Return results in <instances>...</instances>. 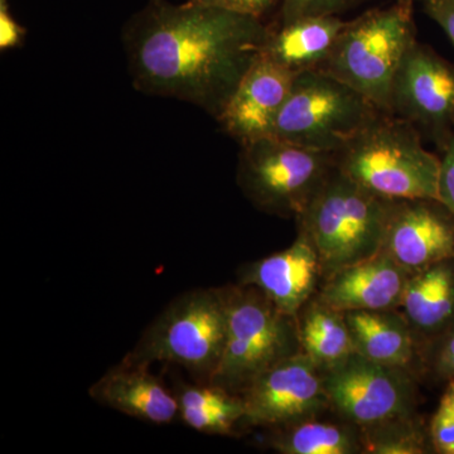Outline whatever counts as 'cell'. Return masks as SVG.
I'll list each match as a JSON object with an SVG mask.
<instances>
[{
    "mask_svg": "<svg viewBox=\"0 0 454 454\" xmlns=\"http://www.w3.org/2000/svg\"><path fill=\"white\" fill-rule=\"evenodd\" d=\"M271 25L210 5L148 0L122 27L134 89L217 119L264 52Z\"/></svg>",
    "mask_w": 454,
    "mask_h": 454,
    "instance_id": "1",
    "label": "cell"
},
{
    "mask_svg": "<svg viewBox=\"0 0 454 454\" xmlns=\"http://www.w3.org/2000/svg\"><path fill=\"white\" fill-rule=\"evenodd\" d=\"M393 205L334 167L295 219L316 247L325 278L381 253Z\"/></svg>",
    "mask_w": 454,
    "mask_h": 454,
    "instance_id": "2",
    "label": "cell"
},
{
    "mask_svg": "<svg viewBox=\"0 0 454 454\" xmlns=\"http://www.w3.org/2000/svg\"><path fill=\"white\" fill-rule=\"evenodd\" d=\"M26 35V29L12 16L8 0H0V50L4 52L22 46Z\"/></svg>",
    "mask_w": 454,
    "mask_h": 454,
    "instance_id": "29",
    "label": "cell"
},
{
    "mask_svg": "<svg viewBox=\"0 0 454 454\" xmlns=\"http://www.w3.org/2000/svg\"><path fill=\"white\" fill-rule=\"evenodd\" d=\"M334 167L333 154L265 137L240 145L236 182L254 207L297 219Z\"/></svg>",
    "mask_w": 454,
    "mask_h": 454,
    "instance_id": "8",
    "label": "cell"
},
{
    "mask_svg": "<svg viewBox=\"0 0 454 454\" xmlns=\"http://www.w3.org/2000/svg\"><path fill=\"white\" fill-rule=\"evenodd\" d=\"M430 442L438 454H454V380L447 382L429 424Z\"/></svg>",
    "mask_w": 454,
    "mask_h": 454,
    "instance_id": "24",
    "label": "cell"
},
{
    "mask_svg": "<svg viewBox=\"0 0 454 454\" xmlns=\"http://www.w3.org/2000/svg\"><path fill=\"white\" fill-rule=\"evenodd\" d=\"M336 167L373 195L393 200H438L441 160L424 148L411 122L380 113L345 149Z\"/></svg>",
    "mask_w": 454,
    "mask_h": 454,
    "instance_id": "3",
    "label": "cell"
},
{
    "mask_svg": "<svg viewBox=\"0 0 454 454\" xmlns=\"http://www.w3.org/2000/svg\"><path fill=\"white\" fill-rule=\"evenodd\" d=\"M295 76L269 57L260 56L216 119L221 129L240 145L273 137Z\"/></svg>",
    "mask_w": 454,
    "mask_h": 454,
    "instance_id": "13",
    "label": "cell"
},
{
    "mask_svg": "<svg viewBox=\"0 0 454 454\" xmlns=\"http://www.w3.org/2000/svg\"><path fill=\"white\" fill-rule=\"evenodd\" d=\"M245 426L274 429L331 409L324 372L303 352L262 372L241 394Z\"/></svg>",
    "mask_w": 454,
    "mask_h": 454,
    "instance_id": "10",
    "label": "cell"
},
{
    "mask_svg": "<svg viewBox=\"0 0 454 454\" xmlns=\"http://www.w3.org/2000/svg\"><path fill=\"white\" fill-rule=\"evenodd\" d=\"M179 419L205 434L230 435L244 424L245 406L240 395L211 382L184 385L177 394Z\"/></svg>",
    "mask_w": 454,
    "mask_h": 454,
    "instance_id": "21",
    "label": "cell"
},
{
    "mask_svg": "<svg viewBox=\"0 0 454 454\" xmlns=\"http://www.w3.org/2000/svg\"><path fill=\"white\" fill-rule=\"evenodd\" d=\"M226 306L225 348L211 384L241 395L262 372L301 352L297 317L286 315L256 286H221Z\"/></svg>",
    "mask_w": 454,
    "mask_h": 454,
    "instance_id": "4",
    "label": "cell"
},
{
    "mask_svg": "<svg viewBox=\"0 0 454 454\" xmlns=\"http://www.w3.org/2000/svg\"><path fill=\"white\" fill-rule=\"evenodd\" d=\"M345 313L355 352L382 365L404 367L422 361L423 351L411 325L397 309Z\"/></svg>",
    "mask_w": 454,
    "mask_h": 454,
    "instance_id": "18",
    "label": "cell"
},
{
    "mask_svg": "<svg viewBox=\"0 0 454 454\" xmlns=\"http://www.w3.org/2000/svg\"><path fill=\"white\" fill-rule=\"evenodd\" d=\"M381 252L411 273L454 256V216L439 200L394 201Z\"/></svg>",
    "mask_w": 454,
    "mask_h": 454,
    "instance_id": "12",
    "label": "cell"
},
{
    "mask_svg": "<svg viewBox=\"0 0 454 454\" xmlns=\"http://www.w3.org/2000/svg\"><path fill=\"white\" fill-rule=\"evenodd\" d=\"M297 327L301 352L322 372L336 366L355 352L345 313L316 298L298 313Z\"/></svg>",
    "mask_w": 454,
    "mask_h": 454,
    "instance_id": "20",
    "label": "cell"
},
{
    "mask_svg": "<svg viewBox=\"0 0 454 454\" xmlns=\"http://www.w3.org/2000/svg\"><path fill=\"white\" fill-rule=\"evenodd\" d=\"M267 443L282 454L364 453L360 429L354 424L317 422L315 418L271 429Z\"/></svg>",
    "mask_w": 454,
    "mask_h": 454,
    "instance_id": "22",
    "label": "cell"
},
{
    "mask_svg": "<svg viewBox=\"0 0 454 454\" xmlns=\"http://www.w3.org/2000/svg\"><path fill=\"white\" fill-rule=\"evenodd\" d=\"M438 200L454 216V134L447 140L443 157L441 158Z\"/></svg>",
    "mask_w": 454,
    "mask_h": 454,
    "instance_id": "28",
    "label": "cell"
},
{
    "mask_svg": "<svg viewBox=\"0 0 454 454\" xmlns=\"http://www.w3.org/2000/svg\"><path fill=\"white\" fill-rule=\"evenodd\" d=\"M417 42L413 4L395 2L346 22L333 50L317 70L336 77L389 113L391 88L403 59Z\"/></svg>",
    "mask_w": 454,
    "mask_h": 454,
    "instance_id": "5",
    "label": "cell"
},
{
    "mask_svg": "<svg viewBox=\"0 0 454 454\" xmlns=\"http://www.w3.org/2000/svg\"><path fill=\"white\" fill-rule=\"evenodd\" d=\"M423 366L438 380H454V325L424 348Z\"/></svg>",
    "mask_w": 454,
    "mask_h": 454,
    "instance_id": "26",
    "label": "cell"
},
{
    "mask_svg": "<svg viewBox=\"0 0 454 454\" xmlns=\"http://www.w3.org/2000/svg\"><path fill=\"white\" fill-rule=\"evenodd\" d=\"M364 453L426 454L433 452L429 428L414 413L360 429Z\"/></svg>",
    "mask_w": 454,
    "mask_h": 454,
    "instance_id": "23",
    "label": "cell"
},
{
    "mask_svg": "<svg viewBox=\"0 0 454 454\" xmlns=\"http://www.w3.org/2000/svg\"><path fill=\"white\" fill-rule=\"evenodd\" d=\"M422 351L454 325V256L414 271L397 309Z\"/></svg>",
    "mask_w": 454,
    "mask_h": 454,
    "instance_id": "17",
    "label": "cell"
},
{
    "mask_svg": "<svg viewBox=\"0 0 454 454\" xmlns=\"http://www.w3.org/2000/svg\"><path fill=\"white\" fill-rule=\"evenodd\" d=\"M345 25L340 16L303 17L271 25L262 55L295 74L317 70L330 56Z\"/></svg>",
    "mask_w": 454,
    "mask_h": 454,
    "instance_id": "19",
    "label": "cell"
},
{
    "mask_svg": "<svg viewBox=\"0 0 454 454\" xmlns=\"http://www.w3.org/2000/svg\"><path fill=\"white\" fill-rule=\"evenodd\" d=\"M227 317L221 288L192 289L170 301L124 360L173 364L211 380L225 348Z\"/></svg>",
    "mask_w": 454,
    "mask_h": 454,
    "instance_id": "6",
    "label": "cell"
},
{
    "mask_svg": "<svg viewBox=\"0 0 454 454\" xmlns=\"http://www.w3.org/2000/svg\"><path fill=\"white\" fill-rule=\"evenodd\" d=\"M424 11L454 44V0H424Z\"/></svg>",
    "mask_w": 454,
    "mask_h": 454,
    "instance_id": "30",
    "label": "cell"
},
{
    "mask_svg": "<svg viewBox=\"0 0 454 454\" xmlns=\"http://www.w3.org/2000/svg\"><path fill=\"white\" fill-rule=\"evenodd\" d=\"M367 0H283L276 25H286L298 18L340 16Z\"/></svg>",
    "mask_w": 454,
    "mask_h": 454,
    "instance_id": "25",
    "label": "cell"
},
{
    "mask_svg": "<svg viewBox=\"0 0 454 454\" xmlns=\"http://www.w3.org/2000/svg\"><path fill=\"white\" fill-rule=\"evenodd\" d=\"M369 98L319 70L298 74L273 137L336 155L380 114Z\"/></svg>",
    "mask_w": 454,
    "mask_h": 454,
    "instance_id": "7",
    "label": "cell"
},
{
    "mask_svg": "<svg viewBox=\"0 0 454 454\" xmlns=\"http://www.w3.org/2000/svg\"><path fill=\"white\" fill-rule=\"evenodd\" d=\"M324 382L331 409L358 429L414 413V380L404 367L352 352L324 372Z\"/></svg>",
    "mask_w": 454,
    "mask_h": 454,
    "instance_id": "9",
    "label": "cell"
},
{
    "mask_svg": "<svg viewBox=\"0 0 454 454\" xmlns=\"http://www.w3.org/2000/svg\"><path fill=\"white\" fill-rule=\"evenodd\" d=\"M389 114L413 127L442 136L454 124V67L415 42L391 88Z\"/></svg>",
    "mask_w": 454,
    "mask_h": 454,
    "instance_id": "11",
    "label": "cell"
},
{
    "mask_svg": "<svg viewBox=\"0 0 454 454\" xmlns=\"http://www.w3.org/2000/svg\"><path fill=\"white\" fill-rule=\"evenodd\" d=\"M395 2L400 3H411V4H414V2H418V0H395ZM419 2H424V0H419Z\"/></svg>",
    "mask_w": 454,
    "mask_h": 454,
    "instance_id": "31",
    "label": "cell"
},
{
    "mask_svg": "<svg viewBox=\"0 0 454 454\" xmlns=\"http://www.w3.org/2000/svg\"><path fill=\"white\" fill-rule=\"evenodd\" d=\"M411 274L381 252L325 278L315 298L340 312L397 309Z\"/></svg>",
    "mask_w": 454,
    "mask_h": 454,
    "instance_id": "15",
    "label": "cell"
},
{
    "mask_svg": "<svg viewBox=\"0 0 454 454\" xmlns=\"http://www.w3.org/2000/svg\"><path fill=\"white\" fill-rule=\"evenodd\" d=\"M145 364L124 360L90 387L94 402L134 419L170 424L179 418L178 399Z\"/></svg>",
    "mask_w": 454,
    "mask_h": 454,
    "instance_id": "16",
    "label": "cell"
},
{
    "mask_svg": "<svg viewBox=\"0 0 454 454\" xmlns=\"http://www.w3.org/2000/svg\"><path fill=\"white\" fill-rule=\"evenodd\" d=\"M316 247L303 232L288 247L241 268L239 282L256 286L274 304L293 317L312 301L324 282Z\"/></svg>",
    "mask_w": 454,
    "mask_h": 454,
    "instance_id": "14",
    "label": "cell"
},
{
    "mask_svg": "<svg viewBox=\"0 0 454 454\" xmlns=\"http://www.w3.org/2000/svg\"><path fill=\"white\" fill-rule=\"evenodd\" d=\"M191 2L226 9V11L254 17L269 23V18L274 14H279L283 0H191Z\"/></svg>",
    "mask_w": 454,
    "mask_h": 454,
    "instance_id": "27",
    "label": "cell"
},
{
    "mask_svg": "<svg viewBox=\"0 0 454 454\" xmlns=\"http://www.w3.org/2000/svg\"><path fill=\"white\" fill-rule=\"evenodd\" d=\"M453 133H454V124H453Z\"/></svg>",
    "mask_w": 454,
    "mask_h": 454,
    "instance_id": "32",
    "label": "cell"
}]
</instances>
